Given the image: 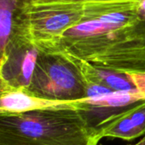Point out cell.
I'll list each match as a JSON object with an SVG mask.
<instances>
[{"label": "cell", "mask_w": 145, "mask_h": 145, "mask_svg": "<svg viewBox=\"0 0 145 145\" xmlns=\"http://www.w3.org/2000/svg\"><path fill=\"white\" fill-rule=\"evenodd\" d=\"M95 135L79 110H47L0 116V145H67Z\"/></svg>", "instance_id": "cell-1"}, {"label": "cell", "mask_w": 145, "mask_h": 145, "mask_svg": "<svg viewBox=\"0 0 145 145\" xmlns=\"http://www.w3.org/2000/svg\"><path fill=\"white\" fill-rule=\"evenodd\" d=\"M111 0L33 4L25 0L14 29L27 36L44 53H54L67 30L105 10Z\"/></svg>", "instance_id": "cell-2"}, {"label": "cell", "mask_w": 145, "mask_h": 145, "mask_svg": "<svg viewBox=\"0 0 145 145\" xmlns=\"http://www.w3.org/2000/svg\"><path fill=\"white\" fill-rule=\"evenodd\" d=\"M132 28L59 42L54 53L76 57L91 65L113 70H145V44Z\"/></svg>", "instance_id": "cell-3"}, {"label": "cell", "mask_w": 145, "mask_h": 145, "mask_svg": "<svg viewBox=\"0 0 145 145\" xmlns=\"http://www.w3.org/2000/svg\"><path fill=\"white\" fill-rule=\"evenodd\" d=\"M26 90L52 100L80 101L86 98L82 74L71 58L60 53H40Z\"/></svg>", "instance_id": "cell-4"}, {"label": "cell", "mask_w": 145, "mask_h": 145, "mask_svg": "<svg viewBox=\"0 0 145 145\" xmlns=\"http://www.w3.org/2000/svg\"><path fill=\"white\" fill-rule=\"evenodd\" d=\"M40 53L27 36L14 29L8 44L0 51V92L27 89Z\"/></svg>", "instance_id": "cell-5"}, {"label": "cell", "mask_w": 145, "mask_h": 145, "mask_svg": "<svg viewBox=\"0 0 145 145\" xmlns=\"http://www.w3.org/2000/svg\"><path fill=\"white\" fill-rule=\"evenodd\" d=\"M65 55L77 65L84 78L97 82L113 91L137 95L145 99V70L108 69Z\"/></svg>", "instance_id": "cell-6"}, {"label": "cell", "mask_w": 145, "mask_h": 145, "mask_svg": "<svg viewBox=\"0 0 145 145\" xmlns=\"http://www.w3.org/2000/svg\"><path fill=\"white\" fill-rule=\"evenodd\" d=\"M81 101H59L38 97L26 89L0 92V116H14L37 110H80Z\"/></svg>", "instance_id": "cell-7"}, {"label": "cell", "mask_w": 145, "mask_h": 145, "mask_svg": "<svg viewBox=\"0 0 145 145\" xmlns=\"http://www.w3.org/2000/svg\"><path fill=\"white\" fill-rule=\"evenodd\" d=\"M104 138H119L131 141L145 135V102L126 111L97 133Z\"/></svg>", "instance_id": "cell-8"}, {"label": "cell", "mask_w": 145, "mask_h": 145, "mask_svg": "<svg viewBox=\"0 0 145 145\" xmlns=\"http://www.w3.org/2000/svg\"><path fill=\"white\" fill-rule=\"evenodd\" d=\"M25 0H0V51L8 44L14 31L18 9Z\"/></svg>", "instance_id": "cell-9"}, {"label": "cell", "mask_w": 145, "mask_h": 145, "mask_svg": "<svg viewBox=\"0 0 145 145\" xmlns=\"http://www.w3.org/2000/svg\"><path fill=\"white\" fill-rule=\"evenodd\" d=\"M132 32L135 37L145 44V23L138 22L132 28Z\"/></svg>", "instance_id": "cell-10"}, {"label": "cell", "mask_w": 145, "mask_h": 145, "mask_svg": "<svg viewBox=\"0 0 145 145\" xmlns=\"http://www.w3.org/2000/svg\"><path fill=\"white\" fill-rule=\"evenodd\" d=\"M33 4H43V3H80L88 1H100V0H27Z\"/></svg>", "instance_id": "cell-11"}, {"label": "cell", "mask_w": 145, "mask_h": 145, "mask_svg": "<svg viewBox=\"0 0 145 145\" xmlns=\"http://www.w3.org/2000/svg\"><path fill=\"white\" fill-rule=\"evenodd\" d=\"M138 14L139 22L145 23V0H139Z\"/></svg>", "instance_id": "cell-12"}, {"label": "cell", "mask_w": 145, "mask_h": 145, "mask_svg": "<svg viewBox=\"0 0 145 145\" xmlns=\"http://www.w3.org/2000/svg\"><path fill=\"white\" fill-rule=\"evenodd\" d=\"M100 140H101V138L99 136H94V137L89 138L88 140H86V141H83V142H81V143H77V144L67 145H98Z\"/></svg>", "instance_id": "cell-13"}, {"label": "cell", "mask_w": 145, "mask_h": 145, "mask_svg": "<svg viewBox=\"0 0 145 145\" xmlns=\"http://www.w3.org/2000/svg\"><path fill=\"white\" fill-rule=\"evenodd\" d=\"M131 145H145V135L144 136L143 138H141L138 143L134 144H131Z\"/></svg>", "instance_id": "cell-14"}]
</instances>
